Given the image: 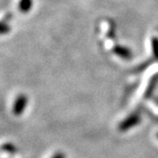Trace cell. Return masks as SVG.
<instances>
[{
    "instance_id": "obj_6",
    "label": "cell",
    "mask_w": 158,
    "mask_h": 158,
    "mask_svg": "<svg viewBox=\"0 0 158 158\" xmlns=\"http://www.w3.org/2000/svg\"><path fill=\"white\" fill-rule=\"evenodd\" d=\"M3 149L4 151L8 152H10V153H14L16 152V149H15V147H14L13 145H10V144H6L3 146Z\"/></svg>"
},
{
    "instance_id": "obj_3",
    "label": "cell",
    "mask_w": 158,
    "mask_h": 158,
    "mask_svg": "<svg viewBox=\"0 0 158 158\" xmlns=\"http://www.w3.org/2000/svg\"><path fill=\"white\" fill-rule=\"evenodd\" d=\"M114 53H116L119 57L123 58V59H131V52L126 48V47H123V46H116L114 48Z\"/></svg>"
},
{
    "instance_id": "obj_7",
    "label": "cell",
    "mask_w": 158,
    "mask_h": 158,
    "mask_svg": "<svg viewBox=\"0 0 158 158\" xmlns=\"http://www.w3.org/2000/svg\"><path fill=\"white\" fill-rule=\"evenodd\" d=\"M10 31V28L9 26L3 24V23H0V35H4V33H7L9 32Z\"/></svg>"
},
{
    "instance_id": "obj_2",
    "label": "cell",
    "mask_w": 158,
    "mask_h": 158,
    "mask_svg": "<svg viewBox=\"0 0 158 158\" xmlns=\"http://www.w3.org/2000/svg\"><path fill=\"white\" fill-rule=\"evenodd\" d=\"M28 105V97L25 94H19L14 103V107H13V112L14 114L16 116L21 115L24 112V110H26Z\"/></svg>"
},
{
    "instance_id": "obj_8",
    "label": "cell",
    "mask_w": 158,
    "mask_h": 158,
    "mask_svg": "<svg viewBox=\"0 0 158 158\" xmlns=\"http://www.w3.org/2000/svg\"><path fill=\"white\" fill-rule=\"evenodd\" d=\"M52 158H66V156L62 152H57V153H55Z\"/></svg>"
},
{
    "instance_id": "obj_5",
    "label": "cell",
    "mask_w": 158,
    "mask_h": 158,
    "mask_svg": "<svg viewBox=\"0 0 158 158\" xmlns=\"http://www.w3.org/2000/svg\"><path fill=\"white\" fill-rule=\"evenodd\" d=\"M152 52L155 58L158 59V39L153 37L152 39Z\"/></svg>"
},
{
    "instance_id": "obj_4",
    "label": "cell",
    "mask_w": 158,
    "mask_h": 158,
    "mask_svg": "<svg viewBox=\"0 0 158 158\" xmlns=\"http://www.w3.org/2000/svg\"><path fill=\"white\" fill-rule=\"evenodd\" d=\"M31 7V0H22L20 3V10L22 12H28Z\"/></svg>"
},
{
    "instance_id": "obj_9",
    "label": "cell",
    "mask_w": 158,
    "mask_h": 158,
    "mask_svg": "<svg viewBox=\"0 0 158 158\" xmlns=\"http://www.w3.org/2000/svg\"><path fill=\"white\" fill-rule=\"evenodd\" d=\"M157 138H158V132H157Z\"/></svg>"
},
{
    "instance_id": "obj_1",
    "label": "cell",
    "mask_w": 158,
    "mask_h": 158,
    "mask_svg": "<svg viewBox=\"0 0 158 158\" xmlns=\"http://www.w3.org/2000/svg\"><path fill=\"white\" fill-rule=\"evenodd\" d=\"M140 121H141V119H140V115L138 114H132L129 115L127 118L124 119L119 124V130L121 131H127L132 129L133 127H135L136 125H138Z\"/></svg>"
}]
</instances>
